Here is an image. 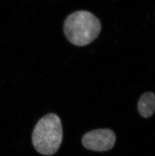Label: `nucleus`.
Listing matches in <instances>:
<instances>
[{
	"label": "nucleus",
	"instance_id": "4",
	"mask_svg": "<svg viewBox=\"0 0 155 156\" xmlns=\"http://www.w3.org/2000/svg\"><path fill=\"white\" fill-rule=\"evenodd\" d=\"M138 111L143 118L152 116L155 111V94L152 92L143 94L138 102Z\"/></svg>",
	"mask_w": 155,
	"mask_h": 156
},
{
	"label": "nucleus",
	"instance_id": "2",
	"mask_svg": "<svg viewBox=\"0 0 155 156\" xmlns=\"http://www.w3.org/2000/svg\"><path fill=\"white\" fill-rule=\"evenodd\" d=\"M63 140L60 118L55 114L43 117L35 125L32 133V144L41 155L51 156L57 152Z\"/></svg>",
	"mask_w": 155,
	"mask_h": 156
},
{
	"label": "nucleus",
	"instance_id": "3",
	"mask_svg": "<svg viewBox=\"0 0 155 156\" xmlns=\"http://www.w3.org/2000/svg\"><path fill=\"white\" fill-rule=\"evenodd\" d=\"M115 134L110 129H99L86 133L82 137L84 147L89 150L105 152L112 149L116 142Z\"/></svg>",
	"mask_w": 155,
	"mask_h": 156
},
{
	"label": "nucleus",
	"instance_id": "1",
	"mask_svg": "<svg viewBox=\"0 0 155 156\" xmlns=\"http://www.w3.org/2000/svg\"><path fill=\"white\" fill-rule=\"evenodd\" d=\"M101 30L98 18L87 11L71 14L64 21V30L67 40L79 47L86 46L98 37Z\"/></svg>",
	"mask_w": 155,
	"mask_h": 156
}]
</instances>
